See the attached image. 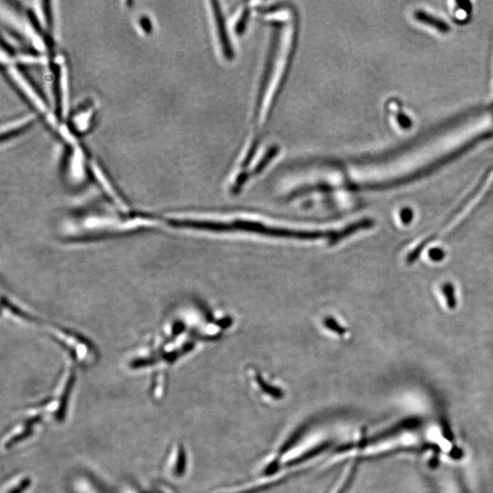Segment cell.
<instances>
[{"label": "cell", "mask_w": 493, "mask_h": 493, "mask_svg": "<svg viewBox=\"0 0 493 493\" xmlns=\"http://www.w3.org/2000/svg\"><path fill=\"white\" fill-rule=\"evenodd\" d=\"M401 218H402L404 221H410L412 218V211L408 210V208H406V210H404L402 213H401Z\"/></svg>", "instance_id": "8"}, {"label": "cell", "mask_w": 493, "mask_h": 493, "mask_svg": "<svg viewBox=\"0 0 493 493\" xmlns=\"http://www.w3.org/2000/svg\"><path fill=\"white\" fill-rule=\"evenodd\" d=\"M169 228L173 230H192L212 231V232H231V231H245L261 234V235L275 237V238H286L296 239H328L331 241L336 237L337 231H308L294 230L288 228L268 227L261 223L236 220L234 222L224 223L208 221V220H196L181 217L170 216L168 219Z\"/></svg>", "instance_id": "1"}, {"label": "cell", "mask_w": 493, "mask_h": 493, "mask_svg": "<svg viewBox=\"0 0 493 493\" xmlns=\"http://www.w3.org/2000/svg\"><path fill=\"white\" fill-rule=\"evenodd\" d=\"M256 380H257L259 386H261V390L267 393V394H269V395H272V397L275 398H281L283 397V395L281 390L276 388L274 386H270V384L265 382V380H264L261 375H257Z\"/></svg>", "instance_id": "3"}, {"label": "cell", "mask_w": 493, "mask_h": 493, "mask_svg": "<svg viewBox=\"0 0 493 493\" xmlns=\"http://www.w3.org/2000/svg\"><path fill=\"white\" fill-rule=\"evenodd\" d=\"M457 4L459 5V8H461V10H466L467 12H470V10H472V5L469 1H459L457 2Z\"/></svg>", "instance_id": "9"}, {"label": "cell", "mask_w": 493, "mask_h": 493, "mask_svg": "<svg viewBox=\"0 0 493 493\" xmlns=\"http://www.w3.org/2000/svg\"><path fill=\"white\" fill-rule=\"evenodd\" d=\"M414 17L417 21L422 22V23L427 24L428 26L435 28V29L438 30L440 32L448 33L450 30V26H448V24L446 23L445 21L437 19L435 17L424 12V11H416L414 14Z\"/></svg>", "instance_id": "2"}, {"label": "cell", "mask_w": 493, "mask_h": 493, "mask_svg": "<svg viewBox=\"0 0 493 493\" xmlns=\"http://www.w3.org/2000/svg\"><path fill=\"white\" fill-rule=\"evenodd\" d=\"M397 119L398 124H399L400 127L404 128V129H409V128H411V120L410 118H408V116H405V114L401 113H398Z\"/></svg>", "instance_id": "5"}, {"label": "cell", "mask_w": 493, "mask_h": 493, "mask_svg": "<svg viewBox=\"0 0 493 493\" xmlns=\"http://www.w3.org/2000/svg\"><path fill=\"white\" fill-rule=\"evenodd\" d=\"M214 324L218 325L220 328L226 329L231 327V325L233 324V321L230 317H226V318L219 320L218 322H214Z\"/></svg>", "instance_id": "7"}, {"label": "cell", "mask_w": 493, "mask_h": 493, "mask_svg": "<svg viewBox=\"0 0 493 493\" xmlns=\"http://www.w3.org/2000/svg\"><path fill=\"white\" fill-rule=\"evenodd\" d=\"M355 468H353V469L350 470L349 475H348L347 480L342 481V485L341 487H340L339 491L337 493H344L345 492H347V487L350 484V481H352L353 474H355Z\"/></svg>", "instance_id": "6"}, {"label": "cell", "mask_w": 493, "mask_h": 493, "mask_svg": "<svg viewBox=\"0 0 493 493\" xmlns=\"http://www.w3.org/2000/svg\"><path fill=\"white\" fill-rule=\"evenodd\" d=\"M324 324L325 327L330 329L331 331H334V333L344 334L345 331H347L345 328L342 327L336 320L331 318V317H328V318L325 319Z\"/></svg>", "instance_id": "4"}]
</instances>
